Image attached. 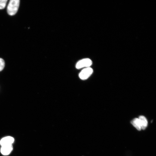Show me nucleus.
<instances>
[{
  "instance_id": "nucleus-1",
  "label": "nucleus",
  "mask_w": 156,
  "mask_h": 156,
  "mask_svg": "<svg viewBox=\"0 0 156 156\" xmlns=\"http://www.w3.org/2000/svg\"><path fill=\"white\" fill-rule=\"evenodd\" d=\"M20 0H11L7 7V12L11 16L15 15L17 13L19 7Z\"/></svg>"
},
{
  "instance_id": "nucleus-2",
  "label": "nucleus",
  "mask_w": 156,
  "mask_h": 156,
  "mask_svg": "<svg viewBox=\"0 0 156 156\" xmlns=\"http://www.w3.org/2000/svg\"><path fill=\"white\" fill-rule=\"evenodd\" d=\"M92 60L89 58H85L78 62L76 65V68L78 69L84 67H90L92 64Z\"/></svg>"
},
{
  "instance_id": "nucleus-3",
  "label": "nucleus",
  "mask_w": 156,
  "mask_h": 156,
  "mask_svg": "<svg viewBox=\"0 0 156 156\" xmlns=\"http://www.w3.org/2000/svg\"><path fill=\"white\" fill-rule=\"evenodd\" d=\"M93 72L92 69L90 67L86 68L81 72L79 77L82 80H86L92 75Z\"/></svg>"
},
{
  "instance_id": "nucleus-4",
  "label": "nucleus",
  "mask_w": 156,
  "mask_h": 156,
  "mask_svg": "<svg viewBox=\"0 0 156 156\" xmlns=\"http://www.w3.org/2000/svg\"><path fill=\"white\" fill-rule=\"evenodd\" d=\"M14 138L11 136H7L3 138L0 141V144L2 146L12 145L14 142Z\"/></svg>"
},
{
  "instance_id": "nucleus-5",
  "label": "nucleus",
  "mask_w": 156,
  "mask_h": 156,
  "mask_svg": "<svg viewBox=\"0 0 156 156\" xmlns=\"http://www.w3.org/2000/svg\"><path fill=\"white\" fill-rule=\"evenodd\" d=\"M13 149L12 145L2 146L1 149V152L3 155H7L11 153Z\"/></svg>"
},
{
  "instance_id": "nucleus-6",
  "label": "nucleus",
  "mask_w": 156,
  "mask_h": 156,
  "mask_svg": "<svg viewBox=\"0 0 156 156\" xmlns=\"http://www.w3.org/2000/svg\"><path fill=\"white\" fill-rule=\"evenodd\" d=\"M138 119L140 121L142 129L145 130L147 127L148 124L147 119L143 116H140Z\"/></svg>"
},
{
  "instance_id": "nucleus-7",
  "label": "nucleus",
  "mask_w": 156,
  "mask_h": 156,
  "mask_svg": "<svg viewBox=\"0 0 156 156\" xmlns=\"http://www.w3.org/2000/svg\"><path fill=\"white\" fill-rule=\"evenodd\" d=\"M132 124L138 130L140 131L142 129L140 121L138 118H135L131 122Z\"/></svg>"
},
{
  "instance_id": "nucleus-8",
  "label": "nucleus",
  "mask_w": 156,
  "mask_h": 156,
  "mask_svg": "<svg viewBox=\"0 0 156 156\" xmlns=\"http://www.w3.org/2000/svg\"><path fill=\"white\" fill-rule=\"evenodd\" d=\"M7 2V0H0V9H5Z\"/></svg>"
},
{
  "instance_id": "nucleus-9",
  "label": "nucleus",
  "mask_w": 156,
  "mask_h": 156,
  "mask_svg": "<svg viewBox=\"0 0 156 156\" xmlns=\"http://www.w3.org/2000/svg\"><path fill=\"white\" fill-rule=\"evenodd\" d=\"M5 66V62L3 58H0V71H2Z\"/></svg>"
}]
</instances>
